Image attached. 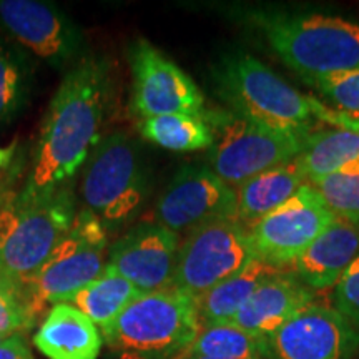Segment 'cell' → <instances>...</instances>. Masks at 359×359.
<instances>
[{
  "label": "cell",
  "instance_id": "6da1fadb",
  "mask_svg": "<svg viewBox=\"0 0 359 359\" xmlns=\"http://www.w3.org/2000/svg\"><path fill=\"white\" fill-rule=\"evenodd\" d=\"M114 82L109 60L87 55L65 72L40 128L34 163L20 195L37 198L65 183L102 140Z\"/></svg>",
  "mask_w": 359,
  "mask_h": 359
},
{
  "label": "cell",
  "instance_id": "7a4b0ae2",
  "mask_svg": "<svg viewBox=\"0 0 359 359\" xmlns=\"http://www.w3.org/2000/svg\"><path fill=\"white\" fill-rule=\"evenodd\" d=\"M241 20L303 80L359 69V22L273 7L243 8Z\"/></svg>",
  "mask_w": 359,
  "mask_h": 359
},
{
  "label": "cell",
  "instance_id": "3957f363",
  "mask_svg": "<svg viewBox=\"0 0 359 359\" xmlns=\"http://www.w3.org/2000/svg\"><path fill=\"white\" fill-rule=\"evenodd\" d=\"M215 92L238 116L290 133L314 130L311 95H303L257 57L228 53L212 69Z\"/></svg>",
  "mask_w": 359,
  "mask_h": 359
},
{
  "label": "cell",
  "instance_id": "277c9868",
  "mask_svg": "<svg viewBox=\"0 0 359 359\" xmlns=\"http://www.w3.org/2000/svg\"><path fill=\"white\" fill-rule=\"evenodd\" d=\"M77 215L75 180L37 198L15 196L0 208V275L24 286Z\"/></svg>",
  "mask_w": 359,
  "mask_h": 359
},
{
  "label": "cell",
  "instance_id": "5b68a950",
  "mask_svg": "<svg viewBox=\"0 0 359 359\" xmlns=\"http://www.w3.org/2000/svg\"><path fill=\"white\" fill-rule=\"evenodd\" d=\"M150 178L142 151L125 132L103 137L85 163L80 198L107 231L125 230L142 213Z\"/></svg>",
  "mask_w": 359,
  "mask_h": 359
},
{
  "label": "cell",
  "instance_id": "8992f818",
  "mask_svg": "<svg viewBox=\"0 0 359 359\" xmlns=\"http://www.w3.org/2000/svg\"><path fill=\"white\" fill-rule=\"evenodd\" d=\"M195 298L177 288L142 293L102 331L110 349L151 359H185L200 331Z\"/></svg>",
  "mask_w": 359,
  "mask_h": 359
},
{
  "label": "cell",
  "instance_id": "52a82bcc",
  "mask_svg": "<svg viewBox=\"0 0 359 359\" xmlns=\"http://www.w3.org/2000/svg\"><path fill=\"white\" fill-rule=\"evenodd\" d=\"M109 231L95 215L80 210L39 271L25 283L32 313L40 316L48 306L70 303V299L95 281L107 266Z\"/></svg>",
  "mask_w": 359,
  "mask_h": 359
},
{
  "label": "cell",
  "instance_id": "ba28073f",
  "mask_svg": "<svg viewBox=\"0 0 359 359\" xmlns=\"http://www.w3.org/2000/svg\"><path fill=\"white\" fill-rule=\"evenodd\" d=\"M213 130L208 168L233 190L250 178L296 160L308 133H290L263 127L230 110L206 111Z\"/></svg>",
  "mask_w": 359,
  "mask_h": 359
},
{
  "label": "cell",
  "instance_id": "9c48e42d",
  "mask_svg": "<svg viewBox=\"0 0 359 359\" xmlns=\"http://www.w3.org/2000/svg\"><path fill=\"white\" fill-rule=\"evenodd\" d=\"M257 258L238 219H213L188 231L178 251L173 288L198 298Z\"/></svg>",
  "mask_w": 359,
  "mask_h": 359
},
{
  "label": "cell",
  "instance_id": "30bf717a",
  "mask_svg": "<svg viewBox=\"0 0 359 359\" xmlns=\"http://www.w3.org/2000/svg\"><path fill=\"white\" fill-rule=\"evenodd\" d=\"M128 62L132 70L130 110L138 120L172 114L205 118L208 110L201 90L150 40H135L128 47Z\"/></svg>",
  "mask_w": 359,
  "mask_h": 359
},
{
  "label": "cell",
  "instance_id": "8fae6325",
  "mask_svg": "<svg viewBox=\"0 0 359 359\" xmlns=\"http://www.w3.org/2000/svg\"><path fill=\"white\" fill-rule=\"evenodd\" d=\"M336 215L309 183L271 213L246 226L255 257L278 269L293 266Z\"/></svg>",
  "mask_w": 359,
  "mask_h": 359
},
{
  "label": "cell",
  "instance_id": "7c38bea8",
  "mask_svg": "<svg viewBox=\"0 0 359 359\" xmlns=\"http://www.w3.org/2000/svg\"><path fill=\"white\" fill-rule=\"evenodd\" d=\"M0 27L53 69L70 70L87 57L82 29L55 4L0 0Z\"/></svg>",
  "mask_w": 359,
  "mask_h": 359
},
{
  "label": "cell",
  "instance_id": "4fadbf2b",
  "mask_svg": "<svg viewBox=\"0 0 359 359\" xmlns=\"http://www.w3.org/2000/svg\"><path fill=\"white\" fill-rule=\"evenodd\" d=\"M236 193L206 165H185L155 203V223L188 233L213 219H236Z\"/></svg>",
  "mask_w": 359,
  "mask_h": 359
},
{
  "label": "cell",
  "instance_id": "5bb4252c",
  "mask_svg": "<svg viewBox=\"0 0 359 359\" xmlns=\"http://www.w3.org/2000/svg\"><path fill=\"white\" fill-rule=\"evenodd\" d=\"M182 238L155 222L138 223L109 246L107 268L140 293L172 288Z\"/></svg>",
  "mask_w": 359,
  "mask_h": 359
},
{
  "label": "cell",
  "instance_id": "9a60e30c",
  "mask_svg": "<svg viewBox=\"0 0 359 359\" xmlns=\"http://www.w3.org/2000/svg\"><path fill=\"white\" fill-rule=\"evenodd\" d=\"M273 359H354L359 331L334 308L311 303L268 338Z\"/></svg>",
  "mask_w": 359,
  "mask_h": 359
},
{
  "label": "cell",
  "instance_id": "2e32d148",
  "mask_svg": "<svg viewBox=\"0 0 359 359\" xmlns=\"http://www.w3.org/2000/svg\"><path fill=\"white\" fill-rule=\"evenodd\" d=\"M313 298L314 291L294 273L280 269L258 286L231 323L251 334L268 339L294 314L311 304Z\"/></svg>",
  "mask_w": 359,
  "mask_h": 359
},
{
  "label": "cell",
  "instance_id": "e0dca14e",
  "mask_svg": "<svg viewBox=\"0 0 359 359\" xmlns=\"http://www.w3.org/2000/svg\"><path fill=\"white\" fill-rule=\"evenodd\" d=\"M358 255L359 224L336 217L293 263L294 275L313 291L333 288Z\"/></svg>",
  "mask_w": 359,
  "mask_h": 359
},
{
  "label": "cell",
  "instance_id": "ac0fdd59",
  "mask_svg": "<svg viewBox=\"0 0 359 359\" xmlns=\"http://www.w3.org/2000/svg\"><path fill=\"white\" fill-rule=\"evenodd\" d=\"M34 344L47 359H98L103 338L83 313L64 303L50 308Z\"/></svg>",
  "mask_w": 359,
  "mask_h": 359
},
{
  "label": "cell",
  "instance_id": "d6986e66",
  "mask_svg": "<svg viewBox=\"0 0 359 359\" xmlns=\"http://www.w3.org/2000/svg\"><path fill=\"white\" fill-rule=\"evenodd\" d=\"M304 183H308V180L296 160L250 178L235 188L236 219L250 226L288 201Z\"/></svg>",
  "mask_w": 359,
  "mask_h": 359
},
{
  "label": "cell",
  "instance_id": "ffe728a7",
  "mask_svg": "<svg viewBox=\"0 0 359 359\" xmlns=\"http://www.w3.org/2000/svg\"><path fill=\"white\" fill-rule=\"evenodd\" d=\"M280 269L259 258H253L243 269L235 273L195 299L200 325L231 323L236 313L243 308L250 296L264 280Z\"/></svg>",
  "mask_w": 359,
  "mask_h": 359
},
{
  "label": "cell",
  "instance_id": "44dd1931",
  "mask_svg": "<svg viewBox=\"0 0 359 359\" xmlns=\"http://www.w3.org/2000/svg\"><path fill=\"white\" fill-rule=\"evenodd\" d=\"M356 158H359V135L333 127L309 132L296 161L309 182L338 173Z\"/></svg>",
  "mask_w": 359,
  "mask_h": 359
},
{
  "label": "cell",
  "instance_id": "7402d4cb",
  "mask_svg": "<svg viewBox=\"0 0 359 359\" xmlns=\"http://www.w3.org/2000/svg\"><path fill=\"white\" fill-rule=\"evenodd\" d=\"M140 294L132 283L105 266L102 276L80 290L70 299V304L83 313L93 325L105 331Z\"/></svg>",
  "mask_w": 359,
  "mask_h": 359
},
{
  "label": "cell",
  "instance_id": "603a6c76",
  "mask_svg": "<svg viewBox=\"0 0 359 359\" xmlns=\"http://www.w3.org/2000/svg\"><path fill=\"white\" fill-rule=\"evenodd\" d=\"M138 133L143 140L170 151H198L213 145L215 135L201 116L172 114L138 120Z\"/></svg>",
  "mask_w": 359,
  "mask_h": 359
},
{
  "label": "cell",
  "instance_id": "cb8c5ba5",
  "mask_svg": "<svg viewBox=\"0 0 359 359\" xmlns=\"http://www.w3.org/2000/svg\"><path fill=\"white\" fill-rule=\"evenodd\" d=\"M187 356L210 359H273L266 338H259L233 323L203 325Z\"/></svg>",
  "mask_w": 359,
  "mask_h": 359
},
{
  "label": "cell",
  "instance_id": "d4e9b609",
  "mask_svg": "<svg viewBox=\"0 0 359 359\" xmlns=\"http://www.w3.org/2000/svg\"><path fill=\"white\" fill-rule=\"evenodd\" d=\"M32 70L24 52L0 40V125L15 118L29 100Z\"/></svg>",
  "mask_w": 359,
  "mask_h": 359
},
{
  "label": "cell",
  "instance_id": "484cf974",
  "mask_svg": "<svg viewBox=\"0 0 359 359\" xmlns=\"http://www.w3.org/2000/svg\"><path fill=\"white\" fill-rule=\"evenodd\" d=\"M308 183L336 217L359 224V173L338 172Z\"/></svg>",
  "mask_w": 359,
  "mask_h": 359
},
{
  "label": "cell",
  "instance_id": "4316f807",
  "mask_svg": "<svg viewBox=\"0 0 359 359\" xmlns=\"http://www.w3.org/2000/svg\"><path fill=\"white\" fill-rule=\"evenodd\" d=\"M37 316L32 313L20 285L0 275V334L11 336L29 331Z\"/></svg>",
  "mask_w": 359,
  "mask_h": 359
},
{
  "label": "cell",
  "instance_id": "83f0119b",
  "mask_svg": "<svg viewBox=\"0 0 359 359\" xmlns=\"http://www.w3.org/2000/svg\"><path fill=\"white\" fill-rule=\"evenodd\" d=\"M304 83L316 88L338 111L359 116V69L304 80Z\"/></svg>",
  "mask_w": 359,
  "mask_h": 359
},
{
  "label": "cell",
  "instance_id": "f1b7e54d",
  "mask_svg": "<svg viewBox=\"0 0 359 359\" xmlns=\"http://www.w3.org/2000/svg\"><path fill=\"white\" fill-rule=\"evenodd\" d=\"M333 308L359 331V255L336 283Z\"/></svg>",
  "mask_w": 359,
  "mask_h": 359
},
{
  "label": "cell",
  "instance_id": "f546056e",
  "mask_svg": "<svg viewBox=\"0 0 359 359\" xmlns=\"http://www.w3.org/2000/svg\"><path fill=\"white\" fill-rule=\"evenodd\" d=\"M311 109L313 115L318 122H323L326 125H331L334 128H343L349 130V132H354L359 135V116L343 114V111L333 110L330 107L325 105V103L318 100V98L311 97Z\"/></svg>",
  "mask_w": 359,
  "mask_h": 359
},
{
  "label": "cell",
  "instance_id": "4dcf8cb0",
  "mask_svg": "<svg viewBox=\"0 0 359 359\" xmlns=\"http://www.w3.org/2000/svg\"><path fill=\"white\" fill-rule=\"evenodd\" d=\"M0 359H35L24 334L17 333L7 336L0 343Z\"/></svg>",
  "mask_w": 359,
  "mask_h": 359
},
{
  "label": "cell",
  "instance_id": "1f68e13d",
  "mask_svg": "<svg viewBox=\"0 0 359 359\" xmlns=\"http://www.w3.org/2000/svg\"><path fill=\"white\" fill-rule=\"evenodd\" d=\"M103 359H151V358L140 356V354L128 353V351H118V349H110Z\"/></svg>",
  "mask_w": 359,
  "mask_h": 359
},
{
  "label": "cell",
  "instance_id": "d6a6232c",
  "mask_svg": "<svg viewBox=\"0 0 359 359\" xmlns=\"http://www.w3.org/2000/svg\"><path fill=\"white\" fill-rule=\"evenodd\" d=\"M13 156V148L8 147V148H0V168L7 167L8 163H11Z\"/></svg>",
  "mask_w": 359,
  "mask_h": 359
},
{
  "label": "cell",
  "instance_id": "836d02e7",
  "mask_svg": "<svg viewBox=\"0 0 359 359\" xmlns=\"http://www.w3.org/2000/svg\"><path fill=\"white\" fill-rule=\"evenodd\" d=\"M185 359H210V358H201V356H187Z\"/></svg>",
  "mask_w": 359,
  "mask_h": 359
},
{
  "label": "cell",
  "instance_id": "e575fe53",
  "mask_svg": "<svg viewBox=\"0 0 359 359\" xmlns=\"http://www.w3.org/2000/svg\"><path fill=\"white\" fill-rule=\"evenodd\" d=\"M6 338H7V336H4V334H0V343H2V341H4V339H6Z\"/></svg>",
  "mask_w": 359,
  "mask_h": 359
},
{
  "label": "cell",
  "instance_id": "d590c367",
  "mask_svg": "<svg viewBox=\"0 0 359 359\" xmlns=\"http://www.w3.org/2000/svg\"><path fill=\"white\" fill-rule=\"evenodd\" d=\"M0 273H2V266H0Z\"/></svg>",
  "mask_w": 359,
  "mask_h": 359
}]
</instances>
